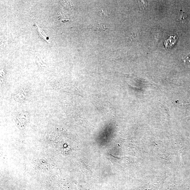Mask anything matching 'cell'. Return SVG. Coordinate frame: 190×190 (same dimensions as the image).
Here are the masks:
<instances>
[{"instance_id": "obj_2", "label": "cell", "mask_w": 190, "mask_h": 190, "mask_svg": "<svg viewBox=\"0 0 190 190\" xmlns=\"http://www.w3.org/2000/svg\"><path fill=\"white\" fill-rule=\"evenodd\" d=\"M37 26L38 29V30L39 32V33L40 35H41L42 37V38H43L45 39L46 40H47V36H46V35L45 34V33L43 32V31L42 30V29H40V27H39L37 25Z\"/></svg>"}, {"instance_id": "obj_3", "label": "cell", "mask_w": 190, "mask_h": 190, "mask_svg": "<svg viewBox=\"0 0 190 190\" xmlns=\"http://www.w3.org/2000/svg\"><path fill=\"white\" fill-rule=\"evenodd\" d=\"M98 25L99 26L98 27V30L99 31H103L108 29L104 25H101L100 24H99Z\"/></svg>"}, {"instance_id": "obj_1", "label": "cell", "mask_w": 190, "mask_h": 190, "mask_svg": "<svg viewBox=\"0 0 190 190\" xmlns=\"http://www.w3.org/2000/svg\"><path fill=\"white\" fill-rule=\"evenodd\" d=\"M177 38L176 36H170L165 42V45L167 48H170L172 47L177 41Z\"/></svg>"}]
</instances>
